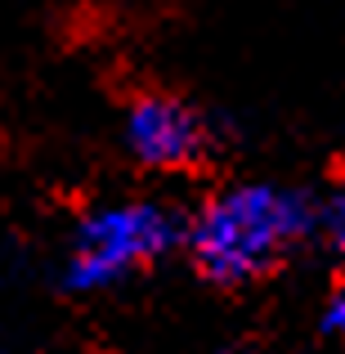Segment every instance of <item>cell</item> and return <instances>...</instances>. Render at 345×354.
I'll return each mask as SVG.
<instances>
[{
	"instance_id": "3",
	"label": "cell",
	"mask_w": 345,
	"mask_h": 354,
	"mask_svg": "<svg viewBox=\"0 0 345 354\" xmlns=\"http://www.w3.org/2000/svg\"><path fill=\"white\" fill-rule=\"evenodd\" d=\"M121 144L148 171H193L211 153V126L189 99L148 90L121 117Z\"/></svg>"
},
{
	"instance_id": "5",
	"label": "cell",
	"mask_w": 345,
	"mask_h": 354,
	"mask_svg": "<svg viewBox=\"0 0 345 354\" xmlns=\"http://www.w3.org/2000/svg\"><path fill=\"white\" fill-rule=\"evenodd\" d=\"M319 328L328 332L332 341H341V346H345V283H341L337 292L328 296V305H323V319H319Z\"/></svg>"
},
{
	"instance_id": "4",
	"label": "cell",
	"mask_w": 345,
	"mask_h": 354,
	"mask_svg": "<svg viewBox=\"0 0 345 354\" xmlns=\"http://www.w3.org/2000/svg\"><path fill=\"white\" fill-rule=\"evenodd\" d=\"M323 234H328V247L345 260V175L332 184L328 202H323Z\"/></svg>"
},
{
	"instance_id": "2",
	"label": "cell",
	"mask_w": 345,
	"mask_h": 354,
	"mask_svg": "<svg viewBox=\"0 0 345 354\" xmlns=\"http://www.w3.org/2000/svg\"><path fill=\"white\" fill-rule=\"evenodd\" d=\"M184 225L189 220L175 216L157 198H121L90 207L72 225L68 256H63V287L77 296H95L126 283L130 274L184 247Z\"/></svg>"
},
{
	"instance_id": "1",
	"label": "cell",
	"mask_w": 345,
	"mask_h": 354,
	"mask_svg": "<svg viewBox=\"0 0 345 354\" xmlns=\"http://www.w3.org/2000/svg\"><path fill=\"white\" fill-rule=\"evenodd\" d=\"M319 225L323 207L314 193L278 180H238L198 202L184 225V251L207 283L247 287L274 274Z\"/></svg>"
}]
</instances>
